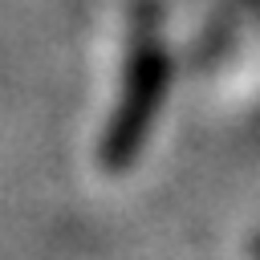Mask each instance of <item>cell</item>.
<instances>
[{
    "mask_svg": "<svg viewBox=\"0 0 260 260\" xmlns=\"http://www.w3.org/2000/svg\"><path fill=\"white\" fill-rule=\"evenodd\" d=\"M162 85H167V53L158 45L154 12L146 8V20H138V37H134V53H130L126 98H122V110H118L110 142H106V167H126V158L134 154V146L142 142V134L150 126Z\"/></svg>",
    "mask_w": 260,
    "mask_h": 260,
    "instance_id": "obj_1",
    "label": "cell"
},
{
    "mask_svg": "<svg viewBox=\"0 0 260 260\" xmlns=\"http://www.w3.org/2000/svg\"><path fill=\"white\" fill-rule=\"evenodd\" d=\"M256 256H260V244H256Z\"/></svg>",
    "mask_w": 260,
    "mask_h": 260,
    "instance_id": "obj_2",
    "label": "cell"
}]
</instances>
